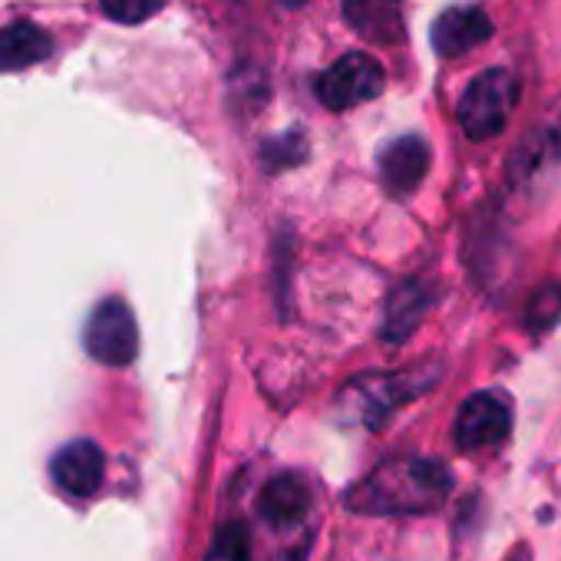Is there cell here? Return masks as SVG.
Returning <instances> with one entry per match:
<instances>
[{
	"mask_svg": "<svg viewBox=\"0 0 561 561\" xmlns=\"http://www.w3.org/2000/svg\"><path fill=\"white\" fill-rule=\"evenodd\" d=\"M449 492L453 472L439 459L397 456L367 472L347 492V505L364 515H420L439 508Z\"/></svg>",
	"mask_w": 561,
	"mask_h": 561,
	"instance_id": "1",
	"label": "cell"
},
{
	"mask_svg": "<svg viewBox=\"0 0 561 561\" xmlns=\"http://www.w3.org/2000/svg\"><path fill=\"white\" fill-rule=\"evenodd\" d=\"M518 106V80L505 67L479 73L459 100V126L469 139L485 142L499 136Z\"/></svg>",
	"mask_w": 561,
	"mask_h": 561,
	"instance_id": "2",
	"label": "cell"
},
{
	"mask_svg": "<svg viewBox=\"0 0 561 561\" xmlns=\"http://www.w3.org/2000/svg\"><path fill=\"white\" fill-rule=\"evenodd\" d=\"M387 87V73L383 67L367 57V54H347L341 57L331 70H324L314 83L318 100L328 110H354L360 103H370L383 93Z\"/></svg>",
	"mask_w": 561,
	"mask_h": 561,
	"instance_id": "3",
	"label": "cell"
},
{
	"mask_svg": "<svg viewBox=\"0 0 561 561\" xmlns=\"http://www.w3.org/2000/svg\"><path fill=\"white\" fill-rule=\"evenodd\" d=\"M83 341H87L90 357L106 364V367L133 364L136 351H139V331H136V318H133L129 305L119 298H106L90 314Z\"/></svg>",
	"mask_w": 561,
	"mask_h": 561,
	"instance_id": "4",
	"label": "cell"
},
{
	"mask_svg": "<svg viewBox=\"0 0 561 561\" xmlns=\"http://www.w3.org/2000/svg\"><path fill=\"white\" fill-rule=\"evenodd\" d=\"M508 430H512V410L492 390L472 393L456 413V446L462 453L492 449L508 436Z\"/></svg>",
	"mask_w": 561,
	"mask_h": 561,
	"instance_id": "5",
	"label": "cell"
},
{
	"mask_svg": "<svg viewBox=\"0 0 561 561\" xmlns=\"http://www.w3.org/2000/svg\"><path fill=\"white\" fill-rule=\"evenodd\" d=\"M436 374H390V377H370L357 383L360 393V407H364V420L370 430H380V423L403 403L416 400L420 393H426L433 387Z\"/></svg>",
	"mask_w": 561,
	"mask_h": 561,
	"instance_id": "6",
	"label": "cell"
},
{
	"mask_svg": "<svg viewBox=\"0 0 561 561\" xmlns=\"http://www.w3.org/2000/svg\"><path fill=\"white\" fill-rule=\"evenodd\" d=\"M54 482L73 495V499H90L100 485H103V476H106V459L100 453L96 443L90 439H77L70 446H64L57 456H54Z\"/></svg>",
	"mask_w": 561,
	"mask_h": 561,
	"instance_id": "7",
	"label": "cell"
},
{
	"mask_svg": "<svg viewBox=\"0 0 561 561\" xmlns=\"http://www.w3.org/2000/svg\"><path fill=\"white\" fill-rule=\"evenodd\" d=\"M492 37V21L482 8H449L433 24V50L446 60L462 57Z\"/></svg>",
	"mask_w": 561,
	"mask_h": 561,
	"instance_id": "8",
	"label": "cell"
},
{
	"mask_svg": "<svg viewBox=\"0 0 561 561\" xmlns=\"http://www.w3.org/2000/svg\"><path fill=\"white\" fill-rule=\"evenodd\" d=\"M430 169V146L420 136H400L380 152V179L393 195H410L420 188Z\"/></svg>",
	"mask_w": 561,
	"mask_h": 561,
	"instance_id": "9",
	"label": "cell"
},
{
	"mask_svg": "<svg viewBox=\"0 0 561 561\" xmlns=\"http://www.w3.org/2000/svg\"><path fill=\"white\" fill-rule=\"evenodd\" d=\"M54 54V41L37 24L18 21L0 31V73H18L44 64Z\"/></svg>",
	"mask_w": 561,
	"mask_h": 561,
	"instance_id": "10",
	"label": "cell"
},
{
	"mask_svg": "<svg viewBox=\"0 0 561 561\" xmlns=\"http://www.w3.org/2000/svg\"><path fill=\"white\" fill-rule=\"evenodd\" d=\"M308 508H311V492L298 476H277L261 489V515L277 528L301 522Z\"/></svg>",
	"mask_w": 561,
	"mask_h": 561,
	"instance_id": "11",
	"label": "cell"
},
{
	"mask_svg": "<svg viewBox=\"0 0 561 561\" xmlns=\"http://www.w3.org/2000/svg\"><path fill=\"white\" fill-rule=\"evenodd\" d=\"M433 305V291L423 288L420 280H410V285H400L390 301H387V324H383V337L387 341H403L413 334V328L420 324V318L430 311Z\"/></svg>",
	"mask_w": 561,
	"mask_h": 561,
	"instance_id": "12",
	"label": "cell"
},
{
	"mask_svg": "<svg viewBox=\"0 0 561 561\" xmlns=\"http://www.w3.org/2000/svg\"><path fill=\"white\" fill-rule=\"evenodd\" d=\"M251 558V535L244 525L228 522L215 531L208 558L205 561H248Z\"/></svg>",
	"mask_w": 561,
	"mask_h": 561,
	"instance_id": "13",
	"label": "cell"
},
{
	"mask_svg": "<svg viewBox=\"0 0 561 561\" xmlns=\"http://www.w3.org/2000/svg\"><path fill=\"white\" fill-rule=\"evenodd\" d=\"M525 318H528V328L538 331V334L551 331L561 321V285H558V280H548L545 288L535 291V298L528 301Z\"/></svg>",
	"mask_w": 561,
	"mask_h": 561,
	"instance_id": "14",
	"label": "cell"
},
{
	"mask_svg": "<svg viewBox=\"0 0 561 561\" xmlns=\"http://www.w3.org/2000/svg\"><path fill=\"white\" fill-rule=\"evenodd\" d=\"M100 8L116 24H142L162 8V0H100Z\"/></svg>",
	"mask_w": 561,
	"mask_h": 561,
	"instance_id": "15",
	"label": "cell"
},
{
	"mask_svg": "<svg viewBox=\"0 0 561 561\" xmlns=\"http://www.w3.org/2000/svg\"><path fill=\"white\" fill-rule=\"evenodd\" d=\"M280 4H285V8H301L305 0H280Z\"/></svg>",
	"mask_w": 561,
	"mask_h": 561,
	"instance_id": "16",
	"label": "cell"
},
{
	"mask_svg": "<svg viewBox=\"0 0 561 561\" xmlns=\"http://www.w3.org/2000/svg\"><path fill=\"white\" fill-rule=\"evenodd\" d=\"M512 561H518V558H512Z\"/></svg>",
	"mask_w": 561,
	"mask_h": 561,
	"instance_id": "17",
	"label": "cell"
}]
</instances>
